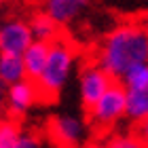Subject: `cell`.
<instances>
[{"instance_id":"6","label":"cell","mask_w":148,"mask_h":148,"mask_svg":"<svg viewBox=\"0 0 148 148\" xmlns=\"http://www.w3.org/2000/svg\"><path fill=\"white\" fill-rule=\"evenodd\" d=\"M36 102H38V93H36L34 80L23 78L15 85H9V91H6V108H4L2 116L19 121L21 116H25V112Z\"/></svg>"},{"instance_id":"3","label":"cell","mask_w":148,"mask_h":148,"mask_svg":"<svg viewBox=\"0 0 148 148\" xmlns=\"http://www.w3.org/2000/svg\"><path fill=\"white\" fill-rule=\"evenodd\" d=\"M85 123L97 136L108 133L125 116V87L121 80H112L108 89L97 97V102L85 112Z\"/></svg>"},{"instance_id":"10","label":"cell","mask_w":148,"mask_h":148,"mask_svg":"<svg viewBox=\"0 0 148 148\" xmlns=\"http://www.w3.org/2000/svg\"><path fill=\"white\" fill-rule=\"evenodd\" d=\"M125 114L142 127L148 116V89H125Z\"/></svg>"},{"instance_id":"18","label":"cell","mask_w":148,"mask_h":148,"mask_svg":"<svg viewBox=\"0 0 148 148\" xmlns=\"http://www.w3.org/2000/svg\"><path fill=\"white\" fill-rule=\"evenodd\" d=\"M76 148H106L104 144H87V146H76Z\"/></svg>"},{"instance_id":"8","label":"cell","mask_w":148,"mask_h":148,"mask_svg":"<svg viewBox=\"0 0 148 148\" xmlns=\"http://www.w3.org/2000/svg\"><path fill=\"white\" fill-rule=\"evenodd\" d=\"M40 2L45 6V13L53 21L59 25H66L85 9L89 0H40Z\"/></svg>"},{"instance_id":"11","label":"cell","mask_w":148,"mask_h":148,"mask_svg":"<svg viewBox=\"0 0 148 148\" xmlns=\"http://www.w3.org/2000/svg\"><path fill=\"white\" fill-rule=\"evenodd\" d=\"M28 25H30L32 38H34V40H47V42H51V40L55 38L59 32H62V28H64V25H59V23L53 21V19L47 15L45 11L32 13Z\"/></svg>"},{"instance_id":"9","label":"cell","mask_w":148,"mask_h":148,"mask_svg":"<svg viewBox=\"0 0 148 148\" xmlns=\"http://www.w3.org/2000/svg\"><path fill=\"white\" fill-rule=\"evenodd\" d=\"M47 55H49V42L47 40H32L25 47V51L21 53V62L25 68V78L36 80L38 74L42 72Z\"/></svg>"},{"instance_id":"1","label":"cell","mask_w":148,"mask_h":148,"mask_svg":"<svg viewBox=\"0 0 148 148\" xmlns=\"http://www.w3.org/2000/svg\"><path fill=\"white\" fill-rule=\"evenodd\" d=\"M148 59V34H146V15L119 23L97 47L93 62L108 76L119 80L136 64H146Z\"/></svg>"},{"instance_id":"5","label":"cell","mask_w":148,"mask_h":148,"mask_svg":"<svg viewBox=\"0 0 148 148\" xmlns=\"http://www.w3.org/2000/svg\"><path fill=\"white\" fill-rule=\"evenodd\" d=\"M112 80L114 78L108 76V72H104L95 62H87L83 66V72H80V99H83L85 112L97 102V97L108 89Z\"/></svg>"},{"instance_id":"15","label":"cell","mask_w":148,"mask_h":148,"mask_svg":"<svg viewBox=\"0 0 148 148\" xmlns=\"http://www.w3.org/2000/svg\"><path fill=\"white\" fill-rule=\"evenodd\" d=\"M106 148H146V140L140 133L131 136H112Z\"/></svg>"},{"instance_id":"17","label":"cell","mask_w":148,"mask_h":148,"mask_svg":"<svg viewBox=\"0 0 148 148\" xmlns=\"http://www.w3.org/2000/svg\"><path fill=\"white\" fill-rule=\"evenodd\" d=\"M6 91H9V87L0 80V116L4 114V108H6Z\"/></svg>"},{"instance_id":"4","label":"cell","mask_w":148,"mask_h":148,"mask_svg":"<svg viewBox=\"0 0 148 148\" xmlns=\"http://www.w3.org/2000/svg\"><path fill=\"white\" fill-rule=\"evenodd\" d=\"M47 136L55 148H76L83 142L85 123L76 116H53L47 123Z\"/></svg>"},{"instance_id":"19","label":"cell","mask_w":148,"mask_h":148,"mask_svg":"<svg viewBox=\"0 0 148 148\" xmlns=\"http://www.w3.org/2000/svg\"><path fill=\"white\" fill-rule=\"evenodd\" d=\"M4 2H6V0H0V4H4Z\"/></svg>"},{"instance_id":"12","label":"cell","mask_w":148,"mask_h":148,"mask_svg":"<svg viewBox=\"0 0 148 148\" xmlns=\"http://www.w3.org/2000/svg\"><path fill=\"white\" fill-rule=\"evenodd\" d=\"M25 78V68L21 55L17 53H0V80L9 87Z\"/></svg>"},{"instance_id":"13","label":"cell","mask_w":148,"mask_h":148,"mask_svg":"<svg viewBox=\"0 0 148 148\" xmlns=\"http://www.w3.org/2000/svg\"><path fill=\"white\" fill-rule=\"evenodd\" d=\"M19 136H21V125L15 119L0 116V148H17Z\"/></svg>"},{"instance_id":"7","label":"cell","mask_w":148,"mask_h":148,"mask_svg":"<svg viewBox=\"0 0 148 148\" xmlns=\"http://www.w3.org/2000/svg\"><path fill=\"white\" fill-rule=\"evenodd\" d=\"M32 40L34 38H32L30 25L23 19H11L4 25H0V53L21 55Z\"/></svg>"},{"instance_id":"2","label":"cell","mask_w":148,"mask_h":148,"mask_svg":"<svg viewBox=\"0 0 148 148\" xmlns=\"http://www.w3.org/2000/svg\"><path fill=\"white\" fill-rule=\"evenodd\" d=\"M76 59V42L62 30L49 42V55H47L45 68L34 80L38 102H55L62 87L70 76V68Z\"/></svg>"},{"instance_id":"14","label":"cell","mask_w":148,"mask_h":148,"mask_svg":"<svg viewBox=\"0 0 148 148\" xmlns=\"http://www.w3.org/2000/svg\"><path fill=\"white\" fill-rule=\"evenodd\" d=\"M125 89H148V68L146 64H136L119 78Z\"/></svg>"},{"instance_id":"16","label":"cell","mask_w":148,"mask_h":148,"mask_svg":"<svg viewBox=\"0 0 148 148\" xmlns=\"http://www.w3.org/2000/svg\"><path fill=\"white\" fill-rule=\"evenodd\" d=\"M17 148H42V138L36 131H21Z\"/></svg>"}]
</instances>
